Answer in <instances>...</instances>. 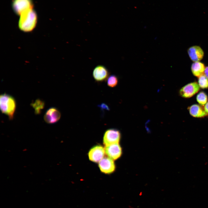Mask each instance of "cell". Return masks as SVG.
<instances>
[{"mask_svg":"<svg viewBox=\"0 0 208 208\" xmlns=\"http://www.w3.org/2000/svg\"><path fill=\"white\" fill-rule=\"evenodd\" d=\"M12 6L14 12L20 15L24 12L33 8L32 0H13Z\"/></svg>","mask_w":208,"mask_h":208,"instance_id":"277c9868","label":"cell"},{"mask_svg":"<svg viewBox=\"0 0 208 208\" xmlns=\"http://www.w3.org/2000/svg\"><path fill=\"white\" fill-rule=\"evenodd\" d=\"M99 166L101 171L106 174L112 173L115 169L114 161L109 157L103 158L99 162Z\"/></svg>","mask_w":208,"mask_h":208,"instance_id":"52a82bcc","label":"cell"},{"mask_svg":"<svg viewBox=\"0 0 208 208\" xmlns=\"http://www.w3.org/2000/svg\"><path fill=\"white\" fill-rule=\"evenodd\" d=\"M204 75L208 79V66L205 67L204 72Z\"/></svg>","mask_w":208,"mask_h":208,"instance_id":"d6986e66","label":"cell"},{"mask_svg":"<svg viewBox=\"0 0 208 208\" xmlns=\"http://www.w3.org/2000/svg\"><path fill=\"white\" fill-rule=\"evenodd\" d=\"M188 55L193 62H199L202 60L204 55V52L199 46L194 45L190 47L187 50Z\"/></svg>","mask_w":208,"mask_h":208,"instance_id":"8fae6325","label":"cell"},{"mask_svg":"<svg viewBox=\"0 0 208 208\" xmlns=\"http://www.w3.org/2000/svg\"><path fill=\"white\" fill-rule=\"evenodd\" d=\"M198 84L200 87L203 89L208 88V79L204 74L198 77Z\"/></svg>","mask_w":208,"mask_h":208,"instance_id":"e0dca14e","label":"cell"},{"mask_svg":"<svg viewBox=\"0 0 208 208\" xmlns=\"http://www.w3.org/2000/svg\"><path fill=\"white\" fill-rule=\"evenodd\" d=\"M31 104L35 109V113L38 114L40 113L41 110L44 108V104L43 101L37 99Z\"/></svg>","mask_w":208,"mask_h":208,"instance_id":"9a60e30c","label":"cell"},{"mask_svg":"<svg viewBox=\"0 0 208 208\" xmlns=\"http://www.w3.org/2000/svg\"><path fill=\"white\" fill-rule=\"evenodd\" d=\"M109 73L108 69L104 66L98 65L93 69L92 75L95 80L98 82L106 81Z\"/></svg>","mask_w":208,"mask_h":208,"instance_id":"8992f818","label":"cell"},{"mask_svg":"<svg viewBox=\"0 0 208 208\" xmlns=\"http://www.w3.org/2000/svg\"><path fill=\"white\" fill-rule=\"evenodd\" d=\"M37 21L36 12L33 8L30 9L20 15L18 23L19 28L24 32H31L36 27Z\"/></svg>","mask_w":208,"mask_h":208,"instance_id":"6da1fadb","label":"cell"},{"mask_svg":"<svg viewBox=\"0 0 208 208\" xmlns=\"http://www.w3.org/2000/svg\"><path fill=\"white\" fill-rule=\"evenodd\" d=\"M188 109L190 114L195 118H203L208 115L200 105L193 104L189 107Z\"/></svg>","mask_w":208,"mask_h":208,"instance_id":"7c38bea8","label":"cell"},{"mask_svg":"<svg viewBox=\"0 0 208 208\" xmlns=\"http://www.w3.org/2000/svg\"><path fill=\"white\" fill-rule=\"evenodd\" d=\"M120 137V133L118 130L114 129H108L104 133L103 144L106 146L113 144L118 143Z\"/></svg>","mask_w":208,"mask_h":208,"instance_id":"3957f363","label":"cell"},{"mask_svg":"<svg viewBox=\"0 0 208 208\" xmlns=\"http://www.w3.org/2000/svg\"><path fill=\"white\" fill-rule=\"evenodd\" d=\"M61 114L60 111L55 107L48 109L45 113L44 117L45 122L51 124L57 122L60 119Z\"/></svg>","mask_w":208,"mask_h":208,"instance_id":"30bf717a","label":"cell"},{"mask_svg":"<svg viewBox=\"0 0 208 208\" xmlns=\"http://www.w3.org/2000/svg\"><path fill=\"white\" fill-rule=\"evenodd\" d=\"M16 103L13 97L6 93L0 96V108L2 113L8 116L10 119L14 117L16 110Z\"/></svg>","mask_w":208,"mask_h":208,"instance_id":"7a4b0ae2","label":"cell"},{"mask_svg":"<svg viewBox=\"0 0 208 208\" xmlns=\"http://www.w3.org/2000/svg\"><path fill=\"white\" fill-rule=\"evenodd\" d=\"M205 67L204 64L200 62H195L191 66V70L194 76L198 77L204 74Z\"/></svg>","mask_w":208,"mask_h":208,"instance_id":"4fadbf2b","label":"cell"},{"mask_svg":"<svg viewBox=\"0 0 208 208\" xmlns=\"http://www.w3.org/2000/svg\"><path fill=\"white\" fill-rule=\"evenodd\" d=\"M196 99L197 102L200 105L204 106L207 102L208 96L205 93L201 91L197 95Z\"/></svg>","mask_w":208,"mask_h":208,"instance_id":"5bb4252c","label":"cell"},{"mask_svg":"<svg viewBox=\"0 0 208 208\" xmlns=\"http://www.w3.org/2000/svg\"><path fill=\"white\" fill-rule=\"evenodd\" d=\"M106 81L107 85L110 88L115 87L118 85V77L114 75L109 76Z\"/></svg>","mask_w":208,"mask_h":208,"instance_id":"2e32d148","label":"cell"},{"mask_svg":"<svg viewBox=\"0 0 208 208\" xmlns=\"http://www.w3.org/2000/svg\"><path fill=\"white\" fill-rule=\"evenodd\" d=\"M105 153V149L103 147L97 145L90 149L88 153V156L91 161L97 162L103 158Z\"/></svg>","mask_w":208,"mask_h":208,"instance_id":"ba28073f","label":"cell"},{"mask_svg":"<svg viewBox=\"0 0 208 208\" xmlns=\"http://www.w3.org/2000/svg\"><path fill=\"white\" fill-rule=\"evenodd\" d=\"M200 87L198 83L193 82L183 86L180 90L179 93L182 97L189 98L192 97L199 90Z\"/></svg>","mask_w":208,"mask_h":208,"instance_id":"5b68a950","label":"cell"},{"mask_svg":"<svg viewBox=\"0 0 208 208\" xmlns=\"http://www.w3.org/2000/svg\"><path fill=\"white\" fill-rule=\"evenodd\" d=\"M204 109L206 113L208 115V102L204 106Z\"/></svg>","mask_w":208,"mask_h":208,"instance_id":"ac0fdd59","label":"cell"},{"mask_svg":"<svg viewBox=\"0 0 208 208\" xmlns=\"http://www.w3.org/2000/svg\"><path fill=\"white\" fill-rule=\"evenodd\" d=\"M104 149L106 155L113 160L117 159L122 155V148L118 143L106 146Z\"/></svg>","mask_w":208,"mask_h":208,"instance_id":"9c48e42d","label":"cell"}]
</instances>
